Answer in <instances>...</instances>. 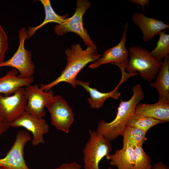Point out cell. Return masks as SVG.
Instances as JSON below:
<instances>
[{"label":"cell","mask_w":169,"mask_h":169,"mask_svg":"<svg viewBox=\"0 0 169 169\" xmlns=\"http://www.w3.org/2000/svg\"><path fill=\"white\" fill-rule=\"evenodd\" d=\"M65 53L67 64L64 69L54 81L48 84H40V88L43 90L48 91L62 82L68 83L75 88L77 85L76 77L79 72L88 64L95 61L101 56L95 44L89 46L83 50L80 44H74L70 48L65 49Z\"/></svg>","instance_id":"1"},{"label":"cell","mask_w":169,"mask_h":169,"mask_svg":"<svg viewBox=\"0 0 169 169\" xmlns=\"http://www.w3.org/2000/svg\"><path fill=\"white\" fill-rule=\"evenodd\" d=\"M132 90L133 95L129 100L125 101L120 100L116 117L113 121L107 123L102 120L98 124L96 131L110 141L119 135L121 136L128 121L134 114L136 106L144 98L143 90L141 84L135 85Z\"/></svg>","instance_id":"2"},{"label":"cell","mask_w":169,"mask_h":169,"mask_svg":"<svg viewBox=\"0 0 169 169\" xmlns=\"http://www.w3.org/2000/svg\"><path fill=\"white\" fill-rule=\"evenodd\" d=\"M129 59L125 70L129 73L139 72L143 79L150 82L158 75L163 62L154 58L148 50L140 46H130Z\"/></svg>","instance_id":"3"},{"label":"cell","mask_w":169,"mask_h":169,"mask_svg":"<svg viewBox=\"0 0 169 169\" xmlns=\"http://www.w3.org/2000/svg\"><path fill=\"white\" fill-rule=\"evenodd\" d=\"M89 139L83 150L84 169H99V163L112 150L110 141L100 132L89 130Z\"/></svg>","instance_id":"4"},{"label":"cell","mask_w":169,"mask_h":169,"mask_svg":"<svg viewBox=\"0 0 169 169\" xmlns=\"http://www.w3.org/2000/svg\"><path fill=\"white\" fill-rule=\"evenodd\" d=\"M90 5L88 0H77V8L73 16L61 23L55 25L54 28V33L59 36H62L68 32H73L81 38L86 46L94 45L95 44L83 26V16Z\"/></svg>","instance_id":"5"},{"label":"cell","mask_w":169,"mask_h":169,"mask_svg":"<svg viewBox=\"0 0 169 169\" xmlns=\"http://www.w3.org/2000/svg\"><path fill=\"white\" fill-rule=\"evenodd\" d=\"M18 34L19 45L17 50L10 58L0 64V67H12L19 71L18 77L23 79L30 78L34 74L35 65L32 61L31 52L24 47L25 41L28 36L26 28H21L19 30Z\"/></svg>","instance_id":"6"},{"label":"cell","mask_w":169,"mask_h":169,"mask_svg":"<svg viewBox=\"0 0 169 169\" xmlns=\"http://www.w3.org/2000/svg\"><path fill=\"white\" fill-rule=\"evenodd\" d=\"M45 107L50 114L51 124L58 130L68 133L73 123L74 115L63 97L59 95L54 96L48 101Z\"/></svg>","instance_id":"7"},{"label":"cell","mask_w":169,"mask_h":169,"mask_svg":"<svg viewBox=\"0 0 169 169\" xmlns=\"http://www.w3.org/2000/svg\"><path fill=\"white\" fill-rule=\"evenodd\" d=\"M31 140L29 133L21 130L17 133L16 139L6 156L0 158V169H30L24 158V148Z\"/></svg>","instance_id":"8"},{"label":"cell","mask_w":169,"mask_h":169,"mask_svg":"<svg viewBox=\"0 0 169 169\" xmlns=\"http://www.w3.org/2000/svg\"><path fill=\"white\" fill-rule=\"evenodd\" d=\"M24 89L20 87L8 96L0 94V122L9 124L25 111L27 100L24 95Z\"/></svg>","instance_id":"9"},{"label":"cell","mask_w":169,"mask_h":169,"mask_svg":"<svg viewBox=\"0 0 169 169\" xmlns=\"http://www.w3.org/2000/svg\"><path fill=\"white\" fill-rule=\"evenodd\" d=\"M24 95L27 100L25 111L38 118L44 117L45 105L54 96L53 90L45 91L42 90L38 84H31L25 87Z\"/></svg>","instance_id":"10"},{"label":"cell","mask_w":169,"mask_h":169,"mask_svg":"<svg viewBox=\"0 0 169 169\" xmlns=\"http://www.w3.org/2000/svg\"><path fill=\"white\" fill-rule=\"evenodd\" d=\"M9 125L13 128L23 127L30 131L33 136L32 145L34 146L44 143L43 135L47 133L49 129V125L45 119L30 115L25 111Z\"/></svg>","instance_id":"11"},{"label":"cell","mask_w":169,"mask_h":169,"mask_svg":"<svg viewBox=\"0 0 169 169\" xmlns=\"http://www.w3.org/2000/svg\"><path fill=\"white\" fill-rule=\"evenodd\" d=\"M128 23L125 26L122 37L117 45L107 49L100 58L88 66L89 68L95 69L100 66L110 63L116 65L123 66L124 69L128 62L129 52L125 47L126 33Z\"/></svg>","instance_id":"12"},{"label":"cell","mask_w":169,"mask_h":169,"mask_svg":"<svg viewBox=\"0 0 169 169\" xmlns=\"http://www.w3.org/2000/svg\"><path fill=\"white\" fill-rule=\"evenodd\" d=\"M132 20L142 31V39L144 42H148L154 36L169 28V25L162 21L147 17L140 12L133 14Z\"/></svg>","instance_id":"13"},{"label":"cell","mask_w":169,"mask_h":169,"mask_svg":"<svg viewBox=\"0 0 169 169\" xmlns=\"http://www.w3.org/2000/svg\"><path fill=\"white\" fill-rule=\"evenodd\" d=\"M18 74V70L13 68L0 77V94L5 96L12 95L19 88L26 87L33 83V76L23 79L17 76Z\"/></svg>","instance_id":"14"},{"label":"cell","mask_w":169,"mask_h":169,"mask_svg":"<svg viewBox=\"0 0 169 169\" xmlns=\"http://www.w3.org/2000/svg\"><path fill=\"white\" fill-rule=\"evenodd\" d=\"M125 81L124 79L121 78L115 89L107 93L102 92L95 88L90 87L87 82H83L77 79L76 84L83 87L89 93L90 97L87 100L90 107L93 109H98L102 107L105 100L109 98L115 100L119 99L121 94L118 92V88Z\"/></svg>","instance_id":"15"},{"label":"cell","mask_w":169,"mask_h":169,"mask_svg":"<svg viewBox=\"0 0 169 169\" xmlns=\"http://www.w3.org/2000/svg\"><path fill=\"white\" fill-rule=\"evenodd\" d=\"M134 113L167 122L169 121V103L157 102L148 104L139 103L135 108Z\"/></svg>","instance_id":"16"},{"label":"cell","mask_w":169,"mask_h":169,"mask_svg":"<svg viewBox=\"0 0 169 169\" xmlns=\"http://www.w3.org/2000/svg\"><path fill=\"white\" fill-rule=\"evenodd\" d=\"M150 86L156 88L158 93V102L169 103V56L164 58V61L155 81Z\"/></svg>","instance_id":"17"},{"label":"cell","mask_w":169,"mask_h":169,"mask_svg":"<svg viewBox=\"0 0 169 169\" xmlns=\"http://www.w3.org/2000/svg\"><path fill=\"white\" fill-rule=\"evenodd\" d=\"M134 148L129 146L117 150L114 153L109 154L106 157L110 160V164L116 166L117 169H132L134 164Z\"/></svg>","instance_id":"18"},{"label":"cell","mask_w":169,"mask_h":169,"mask_svg":"<svg viewBox=\"0 0 169 169\" xmlns=\"http://www.w3.org/2000/svg\"><path fill=\"white\" fill-rule=\"evenodd\" d=\"M39 1L44 8L45 18L43 22L38 26L34 27H28L27 30V38L31 37L37 30L47 23L50 22H55L60 24L69 18L68 14L63 16H60L56 13L51 6L49 0Z\"/></svg>","instance_id":"19"},{"label":"cell","mask_w":169,"mask_h":169,"mask_svg":"<svg viewBox=\"0 0 169 169\" xmlns=\"http://www.w3.org/2000/svg\"><path fill=\"white\" fill-rule=\"evenodd\" d=\"M146 133L139 128L126 125L121 136L123 137V147L142 146L146 140Z\"/></svg>","instance_id":"20"},{"label":"cell","mask_w":169,"mask_h":169,"mask_svg":"<svg viewBox=\"0 0 169 169\" xmlns=\"http://www.w3.org/2000/svg\"><path fill=\"white\" fill-rule=\"evenodd\" d=\"M164 121L148 116L133 114L127 121V125L141 129L146 133L152 127Z\"/></svg>","instance_id":"21"},{"label":"cell","mask_w":169,"mask_h":169,"mask_svg":"<svg viewBox=\"0 0 169 169\" xmlns=\"http://www.w3.org/2000/svg\"><path fill=\"white\" fill-rule=\"evenodd\" d=\"M166 30L159 34V39L155 48L150 52L155 59L161 61L169 53V35L165 33Z\"/></svg>","instance_id":"22"},{"label":"cell","mask_w":169,"mask_h":169,"mask_svg":"<svg viewBox=\"0 0 169 169\" xmlns=\"http://www.w3.org/2000/svg\"><path fill=\"white\" fill-rule=\"evenodd\" d=\"M134 149V164L132 169H150L151 160L144 150L142 146H136Z\"/></svg>","instance_id":"23"},{"label":"cell","mask_w":169,"mask_h":169,"mask_svg":"<svg viewBox=\"0 0 169 169\" xmlns=\"http://www.w3.org/2000/svg\"><path fill=\"white\" fill-rule=\"evenodd\" d=\"M8 48L7 36L5 31L0 24V64L4 61L5 54Z\"/></svg>","instance_id":"24"},{"label":"cell","mask_w":169,"mask_h":169,"mask_svg":"<svg viewBox=\"0 0 169 169\" xmlns=\"http://www.w3.org/2000/svg\"><path fill=\"white\" fill-rule=\"evenodd\" d=\"M81 166L76 162L65 163L57 167L55 169H81Z\"/></svg>","instance_id":"25"},{"label":"cell","mask_w":169,"mask_h":169,"mask_svg":"<svg viewBox=\"0 0 169 169\" xmlns=\"http://www.w3.org/2000/svg\"><path fill=\"white\" fill-rule=\"evenodd\" d=\"M130 1L132 3L141 6L142 10L145 13L144 7L149 6V0H131Z\"/></svg>","instance_id":"26"},{"label":"cell","mask_w":169,"mask_h":169,"mask_svg":"<svg viewBox=\"0 0 169 169\" xmlns=\"http://www.w3.org/2000/svg\"><path fill=\"white\" fill-rule=\"evenodd\" d=\"M150 169H169L168 166L162 162H158L154 164Z\"/></svg>","instance_id":"27"},{"label":"cell","mask_w":169,"mask_h":169,"mask_svg":"<svg viewBox=\"0 0 169 169\" xmlns=\"http://www.w3.org/2000/svg\"><path fill=\"white\" fill-rule=\"evenodd\" d=\"M10 127L8 123L0 122V135L6 131Z\"/></svg>","instance_id":"28"},{"label":"cell","mask_w":169,"mask_h":169,"mask_svg":"<svg viewBox=\"0 0 169 169\" xmlns=\"http://www.w3.org/2000/svg\"><path fill=\"white\" fill-rule=\"evenodd\" d=\"M120 70L121 72V74L126 73V72H125V69L124 70V69H121ZM128 73L130 74L131 75V76H135V75H136L139 74L138 73H137L136 72L133 73Z\"/></svg>","instance_id":"29"},{"label":"cell","mask_w":169,"mask_h":169,"mask_svg":"<svg viewBox=\"0 0 169 169\" xmlns=\"http://www.w3.org/2000/svg\"><path fill=\"white\" fill-rule=\"evenodd\" d=\"M108 169H113L110 167H109Z\"/></svg>","instance_id":"30"}]
</instances>
